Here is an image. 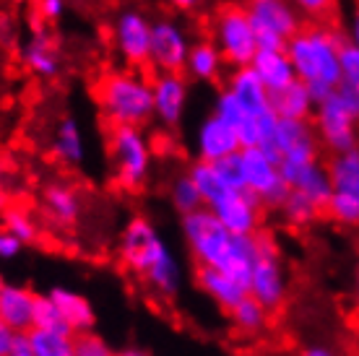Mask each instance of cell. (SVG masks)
<instances>
[{"instance_id":"36","label":"cell","mask_w":359,"mask_h":356,"mask_svg":"<svg viewBox=\"0 0 359 356\" xmlns=\"http://www.w3.org/2000/svg\"><path fill=\"white\" fill-rule=\"evenodd\" d=\"M325 214L341 226H359V196L333 190L331 200L325 205Z\"/></svg>"},{"instance_id":"34","label":"cell","mask_w":359,"mask_h":356,"mask_svg":"<svg viewBox=\"0 0 359 356\" xmlns=\"http://www.w3.org/2000/svg\"><path fill=\"white\" fill-rule=\"evenodd\" d=\"M34 325L36 328H50V330H60V333H68V336H76L73 328L68 325V320L63 317V312L60 307L55 304V299L47 294H36V302H34ZM32 325V328H34Z\"/></svg>"},{"instance_id":"50","label":"cell","mask_w":359,"mask_h":356,"mask_svg":"<svg viewBox=\"0 0 359 356\" xmlns=\"http://www.w3.org/2000/svg\"><path fill=\"white\" fill-rule=\"evenodd\" d=\"M6 208H8V196L0 190V219H3V214H6Z\"/></svg>"},{"instance_id":"2","label":"cell","mask_w":359,"mask_h":356,"mask_svg":"<svg viewBox=\"0 0 359 356\" xmlns=\"http://www.w3.org/2000/svg\"><path fill=\"white\" fill-rule=\"evenodd\" d=\"M120 260L154 294L175 296L182 286V266L177 255L172 252L162 234L156 232V226L141 216L130 219L123 229Z\"/></svg>"},{"instance_id":"19","label":"cell","mask_w":359,"mask_h":356,"mask_svg":"<svg viewBox=\"0 0 359 356\" xmlns=\"http://www.w3.org/2000/svg\"><path fill=\"white\" fill-rule=\"evenodd\" d=\"M196 281H198V286H201V292H203L208 299H214V302L226 312L232 310L243 296H248V286H245L243 281H237L234 276H229V273H224L222 268L198 266Z\"/></svg>"},{"instance_id":"42","label":"cell","mask_w":359,"mask_h":356,"mask_svg":"<svg viewBox=\"0 0 359 356\" xmlns=\"http://www.w3.org/2000/svg\"><path fill=\"white\" fill-rule=\"evenodd\" d=\"M336 94L341 97V102L349 107V112L359 120V86L357 83H349V81H341L336 86Z\"/></svg>"},{"instance_id":"38","label":"cell","mask_w":359,"mask_h":356,"mask_svg":"<svg viewBox=\"0 0 359 356\" xmlns=\"http://www.w3.org/2000/svg\"><path fill=\"white\" fill-rule=\"evenodd\" d=\"M214 164H216V170H219V174H222V179L226 182L229 190H243V187H248V182H245L243 149L229 153V156H224V159L214 161Z\"/></svg>"},{"instance_id":"22","label":"cell","mask_w":359,"mask_h":356,"mask_svg":"<svg viewBox=\"0 0 359 356\" xmlns=\"http://www.w3.org/2000/svg\"><path fill=\"white\" fill-rule=\"evenodd\" d=\"M21 62L39 78H53L60 71V50L53 36L47 34L45 29H39L29 36L27 45L21 47Z\"/></svg>"},{"instance_id":"16","label":"cell","mask_w":359,"mask_h":356,"mask_svg":"<svg viewBox=\"0 0 359 356\" xmlns=\"http://www.w3.org/2000/svg\"><path fill=\"white\" fill-rule=\"evenodd\" d=\"M151 83H154V117L164 128L180 125L182 117H185L188 97H190L185 76L175 71H159V76Z\"/></svg>"},{"instance_id":"47","label":"cell","mask_w":359,"mask_h":356,"mask_svg":"<svg viewBox=\"0 0 359 356\" xmlns=\"http://www.w3.org/2000/svg\"><path fill=\"white\" fill-rule=\"evenodd\" d=\"M167 6H172V8L177 11H196L198 6H203L206 0H164Z\"/></svg>"},{"instance_id":"52","label":"cell","mask_w":359,"mask_h":356,"mask_svg":"<svg viewBox=\"0 0 359 356\" xmlns=\"http://www.w3.org/2000/svg\"><path fill=\"white\" fill-rule=\"evenodd\" d=\"M3 286H6V281H3V276H0V292H3Z\"/></svg>"},{"instance_id":"45","label":"cell","mask_w":359,"mask_h":356,"mask_svg":"<svg viewBox=\"0 0 359 356\" xmlns=\"http://www.w3.org/2000/svg\"><path fill=\"white\" fill-rule=\"evenodd\" d=\"M39 13L47 21H57L65 13V0H39Z\"/></svg>"},{"instance_id":"11","label":"cell","mask_w":359,"mask_h":356,"mask_svg":"<svg viewBox=\"0 0 359 356\" xmlns=\"http://www.w3.org/2000/svg\"><path fill=\"white\" fill-rule=\"evenodd\" d=\"M243 164H245V182L248 190L261 198L263 205L278 208L289 196L292 187L287 179L281 177V167L276 159H271L261 146H245L243 149Z\"/></svg>"},{"instance_id":"1","label":"cell","mask_w":359,"mask_h":356,"mask_svg":"<svg viewBox=\"0 0 359 356\" xmlns=\"http://www.w3.org/2000/svg\"><path fill=\"white\" fill-rule=\"evenodd\" d=\"M182 240L198 266L222 268L248 286L250 271L261 255L258 234H234L216 219L208 205L182 214Z\"/></svg>"},{"instance_id":"31","label":"cell","mask_w":359,"mask_h":356,"mask_svg":"<svg viewBox=\"0 0 359 356\" xmlns=\"http://www.w3.org/2000/svg\"><path fill=\"white\" fill-rule=\"evenodd\" d=\"M269 315L271 312L250 294L243 296V299L229 310L232 325L240 330V333H245V336H258V333H263L266 325H269Z\"/></svg>"},{"instance_id":"5","label":"cell","mask_w":359,"mask_h":356,"mask_svg":"<svg viewBox=\"0 0 359 356\" xmlns=\"http://www.w3.org/2000/svg\"><path fill=\"white\" fill-rule=\"evenodd\" d=\"M109 161L120 187L141 190L151 177V146L138 125H112Z\"/></svg>"},{"instance_id":"7","label":"cell","mask_w":359,"mask_h":356,"mask_svg":"<svg viewBox=\"0 0 359 356\" xmlns=\"http://www.w3.org/2000/svg\"><path fill=\"white\" fill-rule=\"evenodd\" d=\"M214 42L229 65H250L258 53V39L245 6H226L216 13Z\"/></svg>"},{"instance_id":"27","label":"cell","mask_w":359,"mask_h":356,"mask_svg":"<svg viewBox=\"0 0 359 356\" xmlns=\"http://www.w3.org/2000/svg\"><path fill=\"white\" fill-rule=\"evenodd\" d=\"M224 55L222 50L216 47V42H196V45H190V53H188V60H185V73H188L190 78L196 81H216L222 76V68H224Z\"/></svg>"},{"instance_id":"3","label":"cell","mask_w":359,"mask_h":356,"mask_svg":"<svg viewBox=\"0 0 359 356\" xmlns=\"http://www.w3.org/2000/svg\"><path fill=\"white\" fill-rule=\"evenodd\" d=\"M341 47V36L331 29L320 27L299 29L294 36H289L287 47H284L292 65H294L297 78L307 83L315 104L323 102L325 97H331L336 86L344 81Z\"/></svg>"},{"instance_id":"48","label":"cell","mask_w":359,"mask_h":356,"mask_svg":"<svg viewBox=\"0 0 359 356\" xmlns=\"http://www.w3.org/2000/svg\"><path fill=\"white\" fill-rule=\"evenodd\" d=\"M305 356H333V348L315 343V346H307L305 348Z\"/></svg>"},{"instance_id":"51","label":"cell","mask_w":359,"mask_h":356,"mask_svg":"<svg viewBox=\"0 0 359 356\" xmlns=\"http://www.w3.org/2000/svg\"><path fill=\"white\" fill-rule=\"evenodd\" d=\"M354 296H357V304H359V271H357V278H354Z\"/></svg>"},{"instance_id":"23","label":"cell","mask_w":359,"mask_h":356,"mask_svg":"<svg viewBox=\"0 0 359 356\" xmlns=\"http://www.w3.org/2000/svg\"><path fill=\"white\" fill-rule=\"evenodd\" d=\"M36 294L27 286L6 284L0 292V317L13 330H29L34 325Z\"/></svg>"},{"instance_id":"14","label":"cell","mask_w":359,"mask_h":356,"mask_svg":"<svg viewBox=\"0 0 359 356\" xmlns=\"http://www.w3.org/2000/svg\"><path fill=\"white\" fill-rule=\"evenodd\" d=\"M112 36H115V50L117 55L133 65V68H141L149 62L151 57V21L135 8L123 11L120 16L115 18V29H112Z\"/></svg>"},{"instance_id":"30","label":"cell","mask_w":359,"mask_h":356,"mask_svg":"<svg viewBox=\"0 0 359 356\" xmlns=\"http://www.w3.org/2000/svg\"><path fill=\"white\" fill-rule=\"evenodd\" d=\"M278 211H281V219L289 224V226H294V229H305V226H313L320 214H323V208L315 203L313 198H307L305 193H299V190H289V196L284 198V203L278 205Z\"/></svg>"},{"instance_id":"32","label":"cell","mask_w":359,"mask_h":356,"mask_svg":"<svg viewBox=\"0 0 359 356\" xmlns=\"http://www.w3.org/2000/svg\"><path fill=\"white\" fill-rule=\"evenodd\" d=\"M73 338L68 333L50 328H29V341L34 356H73Z\"/></svg>"},{"instance_id":"8","label":"cell","mask_w":359,"mask_h":356,"mask_svg":"<svg viewBox=\"0 0 359 356\" xmlns=\"http://www.w3.org/2000/svg\"><path fill=\"white\" fill-rule=\"evenodd\" d=\"M313 125L318 141L331 153H344L359 149V120L349 112L341 97L333 91L331 97L315 104Z\"/></svg>"},{"instance_id":"20","label":"cell","mask_w":359,"mask_h":356,"mask_svg":"<svg viewBox=\"0 0 359 356\" xmlns=\"http://www.w3.org/2000/svg\"><path fill=\"white\" fill-rule=\"evenodd\" d=\"M226 89L232 91L234 97L240 99L250 112H255V115H269V112H273L271 91L266 89L261 76L252 71L250 65H237L234 73L229 76V81H226Z\"/></svg>"},{"instance_id":"33","label":"cell","mask_w":359,"mask_h":356,"mask_svg":"<svg viewBox=\"0 0 359 356\" xmlns=\"http://www.w3.org/2000/svg\"><path fill=\"white\" fill-rule=\"evenodd\" d=\"M188 174L193 177V182H196V187L201 190V198H203V203H214L219 196H224L226 190V182L222 179V174H219V170H216L214 161H203L198 159L190 164Z\"/></svg>"},{"instance_id":"49","label":"cell","mask_w":359,"mask_h":356,"mask_svg":"<svg viewBox=\"0 0 359 356\" xmlns=\"http://www.w3.org/2000/svg\"><path fill=\"white\" fill-rule=\"evenodd\" d=\"M349 45L359 47V13L351 18V24H349Z\"/></svg>"},{"instance_id":"25","label":"cell","mask_w":359,"mask_h":356,"mask_svg":"<svg viewBox=\"0 0 359 356\" xmlns=\"http://www.w3.org/2000/svg\"><path fill=\"white\" fill-rule=\"evenodd\" d=\"M53 153L57 161H63L65 167H81L86 161V141H83L81 125L73 117L60 120V125L55 128L53 138Z\"/></svg>"},{"instance_id":"35","label":"cell","mask_w":359,"mask_h":356,"mask_svg":"<svg viewBox=\"0 0 359 356\" xmlns=\"http://www.w3.org/2000/svg\"><path fill=\"white\" fill-rule=\"evenodd\" d=\"M170 200H172V205H175V211H177L180 216L190 214V211H196V208H201V205H206L203 203V198H201V190L196 187V182H193V177H190L188 172H185V174H180V177L172 182Z\"/></svg>"},{"instance_id":"26","label":"cell","mask_w":359,"mask_h":356,"mask_svg":"<svg viewBox=\"0 0 359 356\" xmlns=\"http://www.w3.org/2000/svg\"><path fill=\"white\" fill-rule=\"evenodd\" d=\"M271 104L278 117H299V120H310L315 112V99L310 97L305 81L294 78L289 86L281 91L271 94Z\"/></svg>"},{"instance_id":"28","label":"cell","mask_w":359,"mask_h":356,"mask_svg":"<svg viewBox=\"0 0 359 356\" xmlns=\"http://www.w3.org/2000/svg\"><path fill=\"white\" fill-rule=\"evenodd\" d=\"M42 203H45V211L53 216V221L57 224H76L79 216H81V198L73 187L63 185V182H53V185L45 187L42 193Z\"/></svg>"},{"instance_id":"29","label":"cell","mask_w":359,"mask_h":356,"mask_svg":"<svg viewBox=\"0 0 359 356\" xmlns=\"http://www.w3.org/2000/svg\"><path fill=\"white\" fill-rule=\"evenodd\" d=\"M328 174L333 190L359 196V149L333 153V159L328 161Z\"/></svg>"},{"instance_id":"21","label":"cell","mask_w":359,"mask_h":356,"mask_svg":"<svg viewBox=\"0 0 359 356\" xmlns=\"http://www.w3.org/2000/svg\"><path fill=\"white\" fill-rule=\"evenodd\" d=\"M250 68L261 76V81L266 83V89H269L271 94H273V91H281L284 86H289V83L297 78L294 65H292L284 47H278V50H273V47H258V53L252 57Z\"/></svg>"},{"instance_id":"40","label":"cell","mask_w":359,"mask_h":356,"mask_svg":"<svg viewBox=\"0 0 359 356\" xmlns=\"http://www.w3.org/2000/svg\"><path fill=\"white\" fill-rule=\"evenodd\" d=\"M341 73L344 81L359 86V47L349 45V42H344L341 47Z\"/></svg>"},{"instance_id":"43","label":"cell","mask_w":359,"mask_h":356,"mask_svg":"<svg viewBox=\"0 0 359 356\" xmlns=\"http://www.w3.org/2000/svg\"><path fill=\"white\" fill-rule=\"evenodd\" d=\"M21 247H24V242L18 240V237H13V234H11L8 229L3 226V229H0V260L18 258Z\"/></svg>"},{"instance_id":"18","label":"cell","mask_w":359,"mask_h":356,"mask_svg":"<svg viewBox=\"0 0 359 356\" xmlns=\"http://www.w3.org/2000/svg\"><path fill=\"white\" fill-rule=\"evenodd\" d=\"M193 146H196V156L203 161H219L243 149L237 130L226 120H222L216 112L198 125Z\"/></svg>"},{"instance_id":"4","label":"cell","mask_w":359,"mask_h":356,"mask_svg":"<svg viewBox=\"0 0 359 356\" xmlns=\"http://www.w3.org/2000/svg\"><path fill=\"white\" fill-rule=\"evenodd\" d=\"M102 115L112 125H146L154 117V83L135 71H112L94 86Z\"/></svg>"},{"instance_id":"15","label":"cell","mask_w":359,"mask_h":356,"mask_svg":"<svg viewBox=\"0 0 359 356\" xmlns=\"http://www.w3.org/2000/svg\"><path fill=\"white\" fill-rule=\"evenodd\" d=\"M208 208L216 214V219L224 224L234 234H255L261 229V198L250 193L248 187L243 190H226L219 196Z\"/></svg>"},{"instance_id":"17","label":"cell","mask_w":359,"mask_h":356,"mask_svg":"<svg viewBox=\"0 0 359 356\" xmlns=\"http://www.w3.org/2000/svg\"><path fill=\"white\" fill-rule=\"evenodd\" d=\"M278 167H281V177L287 179V185L292 187V190L305 193L307 198H313L315 203L325 211V205H328L331 193H333L328 164H320L318 159H310V161L281 159Z\"/></svg>"},{"instance_id":"41","label":"cell","mask_w":359,"mask_h":356,"mask_svg":"<svg viewBox=\"0 0 359 356\" xmlns=\"http://www.w3.org/2000/svg\"><path fill=\"white\" fill-rule=\"evenodd\" d=\"M299 13L310 18H323L333 8V0H292Z\"/></svg>"},{"instance_id":"9","label":"cell","mask_w":359,"mask_h":356,"mask_svg":"<svg viewBox=\"0 0 359 356\" xmlns=\"http://www.w3.org/2000/svg\"><path fill=\"white\" fill-rule=\"evenodd\" d=\"M261 149L271 159H289V161H310L318 159L320 141L315 133V125L310 120L299 117H278L276 128L269 141L261 143Z\"/></svg>"},{"instance_id":"44","label":"cell","mask_w":359,"mask_h":356,"mask_svg":"<svg viewBox=\"0 0 359 356\" xmlns=\"http://www.w3.org/2000/svg\"><path fill=\"white\" fill-rule=\"evenodd\" d=\"M11 356H34V351H32V341H29V330H13Z\"/></svg>"},{"instance_id":"12","label":"cell","mask_w":359,"mask_h":356,"mask_svg":"<svg viewBox=\"0 0 359 356\" xmlns=\"http://www.w3.org/2000/svg\"><path fill=\"white\" fill-rule=\"evenodd\" d=\"M214 112L237 130L243 149L245 146H261L263 141H269L278 120L276 112H269V115H255V112H250L229 89L219 91V97L214 102Z\"/></svg>"},{"instance_id":"10","label":"cell","mask_w":359,"mask_h":356,"mask_svg":"<svg viewBox=\"0 0 359 356\" xmlns=\"http://www.w3.org/2000/svg\"><path fill=\"white\" fill-rule=\"evenodd\" d=\"M248 294L255 296L258 302L269 312L278 310L287 302L289 294V281L284 263L278 258L276 245L266 237H261V255L255 260V266L250 271V281H248Z\"/></svg>"},{"instance_id":"13","label":"cell","mask_w":359,"mask_h":356,"mask_svg":"<svg viewBox=\"0 0 359 356\" xmlns=\"http://www.w3.org/2000/svg\"><path fill=\"white\" fill-rule=\"evenodd\" d=\"M188 29L175 18H159L151 21V62L156 71H185V60L190 53Z\"/></svg>"},{"instance_id":"24","label":"cell","mask_w":359,"mask_h":356,"mask_svg":"<svg viewBox=\"0 0 359 356\" xmlns=\"http://www.w3.org/2000/svg\"><path fill=\"white\" fill-rule=\"evenodd\" d=\"M50 296L55 299V304L60 307L63 317L68 320V325L73 328V333H89L97 325V312L91 307V302L83 294L73 292V289H65V286H55Z\"/></svg>"},{"instance_id":"6","label":"cell","mask_w":359,"mask_h":356,"mask_svg":"<svg viewBox=\"0 0 359 356\" xmlns=\"http://www.w3.org/2000/svg\"><path fill=\"white\" fill-rule=\"evenodd\" d=\"M245 11L255 29L258 47H287L289 36L302 29L299 11L292 0H245Z\"/></svg>"},{"instance_id":"37","label":"cell","mask_w":359,"mask_h":356,"mask_svg":"<svg viewBox=\"0 0 359 356\" xmlns=\"http://www.w3.org/2000/svg\"><path fill=\"white\" fill-rule=\"evenodd\" d=\"M3 226L8 229L13 237H18V240L24 242V245H29V242H34L36 237H39V226H36V221L32 219V214H27L24 208H6V214H3Z\"/></svg>"},{"instance_id":"39","label":"cell","mask_w":359,"mask_h":356,"mask_svg":"<svg viewBox=\"0 0 359 356\" xmlns=\"http://www.w3.org/2000/svg\"><path fill=\"white\" fill-rule=\"evenodd\" d=\"M112 348L99 338L94 330L89 333H79V338H73V356H109Z\"/></svg>"},{"instance_id":"46","label":"cell","mask_w":359,"mask_h":356,"mask_svg":"<svg viewBox=\"0 0 359 356\" xmlns=\"http://www.w3.org/2000/svg\"><path fill=\"white\" fill-rule=\"evenodd\" d=\"M11 341H13V328H8L0 317V356H11Z\"/></svg>"}]
</instances>
